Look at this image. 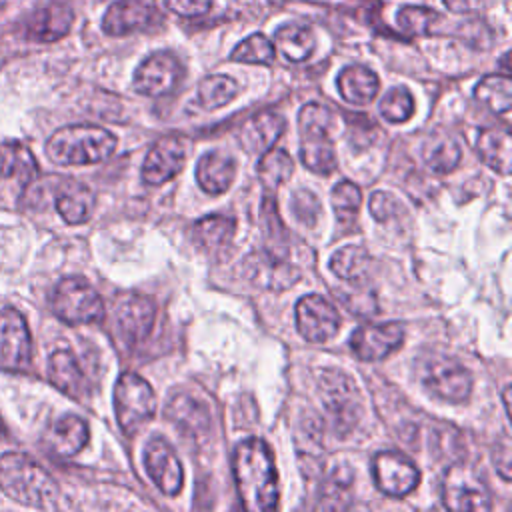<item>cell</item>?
<instances>
[{
	"label": "cell",
	"instance_id": "cell-1",
	"mask_svg": "<svg viewBox=\"0 0 512 512\" xmlns=\"http://www.w3.org/2000/svg\"><path fill=\"white\" fill-rule=\"evenodd\" d=\"M234 478L244 512H274L278 504V474L270 448L248 438L234 454Z\"/></svg>",
	"mask_w": 512,
	"mask_h": 512
},
{
	"label": "cell",
	"instance_id": "cell-2",
	"mask_svg": "<svg viewBox=\"0 0 512 512\" xmlns=\"http://www.w3.org/2000/svg\"><path fill=\"white\" fill-rule=\"evenodd\" d=\"M116 148V136L92 124L56 130L46 142V156L60 166H84L106 160Z\"/></svg>",
	"mask_w": 512,
	"mask_h": 512
},
{
	"label": "cell",
	"instance_id": "cell-3",
	"mask_svg": "<svg viewBox=\"0 0 512 512\" xmlns=\"http://www.w3.org/2000/svg\"><path fill=\"white\" fill-rule=\"evenodd\" d=\"M0 490L12 500L34 508L50 504L58 494L52 476L30 456L20 452L0 456Z\"/></svg>",
	"mask_w": 512,
	"mask_h": 512
},
{
	"label": "cell",
	"instance_id": "cell-4",
	"mask_svg": "<svg viewBox=\"0 0 512 512\" xmlns=\"http://www.w3.org/2000/svg\"><path fill=\"white\" fill-rule=\"evenodd\" d=\"M298 128L302 164L316 174H332L336 170V152L330 138L336 128L334 114L318 102H308L298 114Z\"/></svg>",
	"mask_w": 512,
	"mask_h": 512
},
{
	"label": "cell",
	"instance_id": "cell-5",
	"mask_svg": "<svg viewBox=\"0 0 512 512\" xmlns=\"http://www.w3.org/2000/svg\"><path fill=\"white\" fill-rule=\"evenodd\" d=\"M442 500L448 512H492L490 488L468 462L452 464L442 480Z\"/></svg>",
	"mask_w": 512,
	"mask_h": 512
},
{
	"label": "cell",
	"instance_id": "cell-6",
	"mask_svg": "<svg viewBox=\"0 0 512 512\" xmlns=\"http://www.w3.org/2000/svg\"><path fill=\"white\" fill-rule=\"evenodd\" d=\"M52 312L66 324H92L102 320L104 302L90 282L72 276L56 284L50 298Z\"/></svg>",
	"mask_w": 512,
	"mask_h": 512
},
{
	"label": "cell",
	"instance_id": "cell-7",
	"mask_svg": "<svg viewBox=\"0 0 512 512\" xmlns=\"http://www.w3.org/2000/svg\"><path fill=\"white\" fill-rule=\"evenodd\" d=\"M114 412L124 434H136L156 412L152 386L134 372H126L114 386Z\"/></svg>",
	"mask_w": 512,
	"mask_h": 512
},
{
	"label": "cell",
	"instance_id": "cell-8",
	"mask_svg": "<svg viewBox=\"0 0 512 512\" xmlns=\"http://www.w3.org/2000/svg\"><path fill=\"white\" fill-rule=\"evenodd\" d=\"M424 388L446 402H464L472 392V376L464 364L450 356L432 354L420 366Z\"/></svg>",
	"mask_w": 512,
	"mask_h": 512
},
{
	"label": "cell",
	"instance_id": "cell-9",
	"mask_svg": "<svg viewBox=\"0 0 512 512\" xmlns=\"http://www.w3.org/2000/svg\"><path fill=\"white\" fill-rule=\"evenodd\" d=\"M320 396L326 406V412L340 434H346L360 418V394L344 372L324 370L320 376Z\"/></svg>",
	"mask_w": 512,
	"mask_h": 512
},
{
	"label": "cell",
	"instance_id": "cell-10",
	"mask_svg": "<svg viewBox=\"0 0 512 512\" xmlns=\"http://www.w3.org/2000/svg\"><path fill=\"white\" fill-rule=\"evenodd\" d=\"M32 340L24 316L12 308L0 310V370L22 372L30 364Z\"/></svg>",
	"mask_w": 512,
	"mask_h": 512
},
{
	"label": "cell",
	"instance_id": "cell-11",
	"mask_svg": "<svg viewBox=\"0 0 512 512\" xmlns=\"http://www.w3.org/2000/svg\"><path fill=\"white\" fill-rule=\"evenodd\" d=\"M182 66L172 52H154L144 58L134 72V90L144 96H164L176 88Z\"/></svg>",
	"mask_w": 512,
	"mask_h": 512
},
{
	"label": "cell",
	"instance_id": "cell-12",
	"mask_svg": "<svg viewBox=\"0 0 512 512\" xmlns=\"http://www.w3.org/2000/svg\"><path fill=\"white\" fill-rule=\"evenodd\" d=\"M244 274L252 284L260 288L282 290L298 280L300 270L286 260L284 252L266 248L252 252L244 260Z\"/></svg>",
	"mask_w": 512,
	"mask_h": 512
},
{
	"label": "cell",
	"instance_id": "cell-13",
	"mask_svg": "<svg viewBox=\"0 0 512 512\" xmlns=\"http://www.w3.org/2000/svg\"><path fill=\"white\" fill-rule=\"evenodd\" d=\"M372 474L376 486L394 498L410 494L418 482H420V472L418 468L400 452L386 450L378 452L372 462Z\"/></svg>",
	"mask_w": 512,
	"mask_h": 512
},
{
	"label": "cell",
	"instance_id": "cell-14",
	"mask_svg": "<svg viewBox=\"0 0 512 512\" xmlns=\"http://www.w3.org/2000/svg\"><path fill=\"white\" fill-rule=\"evenodd\" d=\"M296 326L308 342H328L340 326L336 308L318 294H308L296 304Z\"/></svg>",
	"mask_w": 512,
	"mask_h": 512
},
{
	"label": "cell",
	"instance_id": "cell-15",
	"mask_svg": "<svg viewBox=\"0 0 512 512\" xmlns=\"http://www.w3.org/2000/svg\"><path fill=\"white\" fill-rule=\"evenodd\" d=\"M404 328L398 322L368 324L350 336L352 352L364 362H376L402 346Z\"/></svg>",
	"mask_w": 512,
	"mask_h": 512
},
{
	"label": "cell",
	"instance_id": "cell-16",
	"mask_svg": "<svg viewBox=\"0 0 512 512\" xmlns=\"http://www.w3.org/2000/svg\"><path fill=\"white\" fill-rule=\"evenodd\" d=\"M160 22L156 6L148 0H116L102 18V30L110 36H124L136 30H148Z\"/></svg>",
	"mask_w": 512,
	"mask_h": 512
},
{
	"label": "cell",
	"instance_id": "cell-17",
	"mask_svg": "<svg viewBox=\"0 0 512 512\" xmlns=\"http://www.w3.org/2000/svg\"><path fill=\"white\" fill-rule=\"evenodd\" d=\"M144 466H146L152 482L166 496H174L180 492L182 482H184L182 464H180L174 448L164 438H154L146 444Z\"/></svg>",
	"mask_w": 512,
	"mask_h": 512
},
{
	"label": "cell",
	"instance_id": "cell-18",
	"mask_svg": "<svg viewBox=\"0 0 512 512\" xmlns=\"http://www.w3.org/2000/svg\"><path fill=\"white\" fill-rule=\"evenodd\" d=\"M186 160L184 144L176 136L160 138L146 154L142 164V178L146 184L158 186L176 176Z\"/></svg>",
	"mask_w": 512,
	"mask_h": 512
},
{
	"label": "cell",
	"instance_id": "cell-19",
	"mask_svg": "<svg viewBox=\"0 0 512 512\" xmlns=\"http://www.w3.org/2000/svg\"><path fill=\"white\" fill-rule=\"evenodd\" d=\"M156 318V308L150 298L146 296H126L118 306H116V322L120 328V334L126 342L138 344L142 342Z\"/></svg>",
	"mask_w": 512,
	"mask_h": 512
},
{
	"label": "cell",
	"instance_id": "cell-20",
	"mask_svg": "<svg viewBox=\"0 0 512 512\" xmlns=\"http://www.w3.org/2000/svg\"><path fill=\"white\" fill-rule=\"evenodd\" d=\"M286 126L284 116L276 112H260L244 122L240 128V144L252 156H262L270 148H274L276 140L282 136Z\"/></svg>",
	"mask_w": 512,
	"mask_h": 512
},
{
	"label": "cell",
	"instance_id": "cell-21",
	"mask_svg": "<svg viewBox=\"0 0 512 512\" xmlns=\"http://www.w3.org/2000/svg\"><path fill=\"white\" fill-rule=\"evenodd\" d=\"M74 22L70 6L62 2H52L30 14L26 22V36L36 42H54L68 34Z\"/></svg>",
	"mask_w": 512,
	"mask_h": 512
},
{
	"label": "cell",
	"instance_id": "cell-22",
	"mask_svg": "<svg viewBox=\"0 0 512 512\" xmlns=\"http://www.w3.org/2000/svg\"><path fill=\"white\" fill-rule=\"evenodd\" d=\"M88 424L76 414L60 416L46 432L44 444L56 456L70 458L78 454L88 442Z\"/></svg>",
	"mask_w": 512,
	"mask_h": 512
},
{
	"label": "cell",
	"instance_id": "cell-23",
	"mask_svg": "<svg viewBox=\"0 0 512 512\" xmlns=\"http://www.w3.org/2000/svg\"><path fill=\"white\" fill-rule=\"evenodd\" d=\"M236 176V162L220 150L204 154L196 164V180L208 194H222L230 188Z\"/></svg>",
	"mask_w": 512,
	"mask_h": 512
},
{
	"label": "cell",
	"instance_id": "cell-24",
	"mask_svg": "<svg viewBox=\"0 0 512 512\" xmlns=\"http://www.w3.org/2000/svg\"><path fill=\"white\" fill-rule=\"evenodd\" d=\"M336 86L340 96L356 106H364L370 104L374 100V96L380 90V80L374 74V70L362 66V64H352L346 66L338 78H336Z\"/></svg>",
	"mask_w": 512,
	"mask_h": 512
},
{
	"label": "cell",
	"instance_id": "cell-25",
	"mask_svg": "<svg viewBox=\"0 0 512 512\" xmlns=\"http://www.w3.org/2000/svg\"><path fill=\"white\" fill-rule=\"evenodd\" d=\"M476 152L480 160L496 170L498 174L510 172L512 160V138L508 128H484L476 140Z\"/></svg>",
	"mask_w": 512,
	"mask_h": 512
},
{
	"label": "cell",
	"instance_id": "cell-26",
	"mask_svg": "<svg viewBox=\"0 0 512 512\" xmlns=\"http://www.w3.org/2000/svg\"><path fill=\"white\" fill-rule=\"evenodd\" d=\"M166 416L190 436H200L210 426L206 406L190 394H174L166 404Z\"/></svg>",
	"mask_w": 512,
	"mask_h": 512
},
{
	"label": "cell",
	"instance_id": "cell-27",
	"mask_svg": "<svg viewBox=\"0 0 512 512\" xmlns=\"http://www.w3.org/2000/svg\"><path fill=\"white\" fill-rule=\"evenodd\" d=\"M354 472L346 464L334 466L322 482L320 508L322 512H348L352 506Z\"/></svg>",
	"mask_w": 512,
	"mask_h": 512
},
{
	"label": "cell",
	"instance_id": "cell-28",
	"mask_svg": "<svg viewBox=\"0 0 512 512\" xmlns=\"http://www.w3.org/2000/svg\"><path fill=\"white\" fill-rule=\"evenodd\" d=\"M94 208V194L88 186L68 180L56 194V210L68 224H82L90 218Z\"/></svg>",
	"mask_w": 512,
	"mask_h": 512
},
{
	"label": "cell",
	"instance_id": "cell-29",
	"mask_svg": "<svg viewBox=\"0 0 512 512\" xmlns=\"http://www.w3.org/2000/svg\"><path fill=\"white\" fill-rule=\"evenodd\" d=\"M274 48L290 62H304L316 48V36L306 24H284L274 32Z\"/></svg>",
	"mask_w": 512,
	"mask_h": 512
},
{
	"label": "cell",
	"instance_id": "cell-30",
	"mask_svg": "<svg viewBox=\"0 0 512 512\" xmlns=\"http://www.w3.org/2000/svg\"><path fill=\"white\" fill-rule=\"evenodd\" d=\"M330 268L340 280L360 286L368 282L374 268V260L362 246H344L332 256Z\"/></svg>",
	"mask_w": 512,
	"mask_h": 512
},
{
	"label": "cell",
	"instance_id": "cell-31",
	"mask_svg": "<svg viewBox=\"0 0 512 512\" xmlns=\"http://www.w3.org/2000/svg\"><path fill=\"white\" fill-rule=\"evenodd\" d=\"M48 376L58 390H62L64 394L74 396V398H80L86 388L82 370H80L76 358L72 356V352H68V350H56L50 356Z\"/></svg>",
	"mask_w": 512,
	"mask_h": 512
},
{
	"label": "cell",
	"instance_id": "cell-32",
	"mask_svg": "<svg viewBox=\"0 0 512 512\" xmlns=\"http://www.w3.org/2000/svg\"><path fill=\"white\" fill-rule=\"evenodd\" d=\"M38 174V166L30 150L22 144L0 146V176L16 178L22 186H28Z\"/></svg>",
	"mask_w": 512,
	"mask_h": 512
},
{
	"label": "cell",
	"instance_id": "cell-33",
	"mask_svg": "<svg viewBox=\"0 0 512 512\" xmlns=\"http://www.w3.org/2000/svg\"><path fill=\"white\" fill-rule=\"evenodd\" d=\"M474 96L494 114H508L512 108V82L506 74L486 76L476 84Z\"/></svg>",
	"mask_w": 512,
	"mask_h": 512
},
{
	"label": "cell",
	"instance_id": "cell-34",
	"mask_svg": "<svg viewBox=\"0 0 512 512\" xmlns=\"http://www.w3.org/2000/svg\"><path fill=\"white\" fill-rule=\"evenodd\" d=\"M424 164L436 174L452 172L462 158V150L452 136H434L424 144Z\"/></svg>",
	"mask_w": 512,
	"mask_h": 512
},
{
	"label": "cell",
	"instance_id": "cell-35",
	"mask_svg": "<svg viewBox=\"0 0 512 512\" xmlns=\"http://www.w3.org/2000/svg\"><path fill=\"white\" fill-rule=\"evenodd\" d=\"M238 90H240V86L234 78L224 76V74H212L198 84L196 100H198L200 108H204V110H218V108L226 106L228 102H232L236 98Z\"/></svg>",
	"mask_w": 512,
	"mask_h": 512
},
{
	"label": "cell",
	"instance_id": "cell-36",
	"mask_svg": "<svg viewBox=\"0 0 512 512\" xmlns=\"http://www.w3.org/2000/svg\"><path fill=\"white\" fill-rule=\"evenodd\" d=\"M256 170H258V176H260V182L264 184V188L274 192L280 184H284L290 178L294 164L286 150L270 148L268 152L262 154Z\"/></svg>",
	"mask_w": 512,
	"mask_h": 512
},
{
	"label": "cell",
	"instance_id": "cell-37",
	"mask_svg": "<svg viewBox=\"0 0 512 512\" xmlns=\"http://www.w3.org/2000/svg\"><path fill=\"white\" fill-rule=\"evenodd\" d=\"M234 228H236V222L232 218L214 214L198 220L192 234L200 246L208 250H216L230 242V238L234 236Z\"/></svg>",
	"mask_w": 512,
	"mask_h": 512
},
{
	"label": "cell",
	"instance_id": "cell-38",
	"mask_svg": "<svg viewBox=\"0 0 512 512\" xmlns=\"http://www.w3.org/2000/svg\"><path fill=\"white\" fill-rule=\"evenodd\" d=\"M398 26L408 34L430 36L438 34V26L442 24V16L424 6H404L396 14Z\"/></svg>",
	"mask_w": 512,
	"mask_h": 512
},
{
	"label": "cell",
	"instance_id": "cell-39",
	"mask_svg": "<svg viewBox=\"0 0 512 512\" xmlns=\"http://www.w3.org/2000/svg\"><path fill=\"white\" fill-rule=\"evenodd\" d=\"M230 60L242 64H272L274 60V44L268 36L256 32L244 38L230 54Z\"/></svg>",
	"mask_w": 512,
	"mask_h": 512
},
{
	"label": "cell",
	"instance_id": "cell-40",
	"mask_svg": "<svg viewBox=\"0 0 512 512\" xmlns=\"http://www.w3.org/2000/svg\"><path fill=\"white\" fill-rule=\"evenodd\" d=\"M380 114L388 122H406L414 114V98L404 86L390 88L380 100Z\"/></svg>",
	"mask_w": 512,
	"mask_h": 512
},
{
	"label": "cell",
	"instance_id": "cell-41",
	"mask_svg": "<svg viewBox=\"0 0 512 512\" xmlns=\"http://www.w3.org/2000/svg\"><path fill=\"white\" fill-rule=\"evenodd\" d=\"M360 204H362V192L354 182L342 180L334 186L332 206H334V212H336L340 222L354 220L358 210H360Z\"/></svg>",
	"mask_w": 512,
	"mask_h": 512
},
{
	"label": "cell",
	"instance_id": "cell-42",
	"mask_svg": "<svg viewBox=\"0 0 512 512\" xmlns=\"http://www.w3.org/2000/svg\"><path fill=\"white\" fill-rule=\"evenodd\" d=\"M292 210L302 224L314 226L320 216V202L310 190H298L292 196Z\"/></svg>",
	"mask_w": 512,
	"mask_h": 512
},
{
	"label": "cell",
	"instance_id": "cell-43",
	"mask_svg": "<svg viewBox=\"0 0 512 512\" xmlns=\"http://www.w3.org/2000/svg\"><path fill=\"white\" fill-rule=\"evenodd\" d=\"M368 206H370L372 216H374L378 222L390 220V218H392V216H396V214H398V210H400L398 200H396L392 194H388V192H380V190H378V192H374V194L370 196Z\"/></svg>",
	"mask_w": 512,
	"mask_h": 512
},
{
	"label": "cell",
	"instance_id": "cell-44",
	"mask_svg": "<svg viewBox=\"0 0 512 512\" xmlns=\"http://www.w3.org/2000/svg\"><path fill=\"white\" fill-rule=\"evenodd\" d=\"M162 2L170 12L182 16V18L202 16L210 8V0H162Z\"/></svg>",
	"mask_w": 512,
	"mask_h": 512
},
{
	"label": "cell",
	"instance_id": "cell-45",
	"mask_svg": "<svg viewBox=\"0 0 512 512\" xmlns=\"http://www.w3.org/2000/svg\"><path fill=\"white\" fill-rule=\"evenodd\" d=\"M494 466H496L498 474H500L504 480H510L512 450H510L508 438H504L500 444H496V448H494Z\"/></svg>",
	"mask_w": 512,
	"mask_h": 512
},
{
	"label": "cell",
	"instance_id": "cell-46",
	"mask_svg": "<svg viewBox=\"0 0 512 512\" xmlns=\"http://www.w3.org/2000/svg\"><path fill=\"white\" fill-rule=\"evenodd\" d=\"M444 6L454 14H472L482 8V0H444Z\"/></svg>",
	"mask_w": 512,
	"mask_h": 512
},
{
	"label": "cell",
	"instance_id": "cell-47",
	"mask_svg": "<svg viewBox=\"0 0 512 512\" xmlns=\"http://www.w3.org/2000/svg\"><path fill=\"white\" fill-rule=\"evenodd\" d=\"M294 512H306V510H304V508H302V510H294Z\"/></svg>",
	"mask_w": 512,
	"mask_h": 512
}]
</instances>
